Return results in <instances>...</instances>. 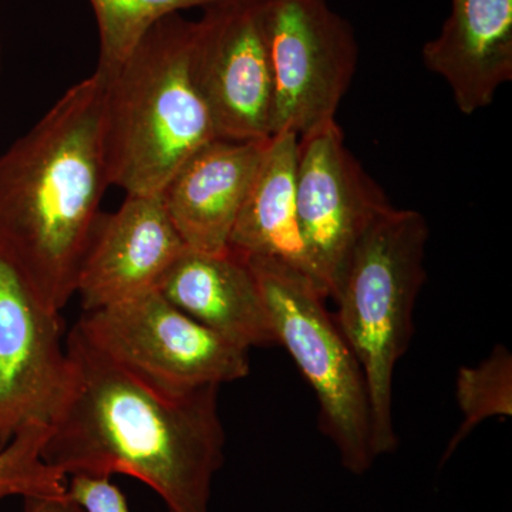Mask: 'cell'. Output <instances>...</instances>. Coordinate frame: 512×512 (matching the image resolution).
I'll list each match as a JSON object with an SVG mask.
<instances>
[{
  "instance_id": "277c9868",
  "label": "cell",
  "mask_w": 512,
  "mask_h": 512,
  "mask_svg": "<svg viewBox=\"0 0 512 512\" xmlns=\"http://www.w3.org/2000/svg\"><path fill=\"white\" fill-rule=\"evenodd\" d=\"M427 241L429 225L419 211L390 208L359 239L330 295L340 332L365 373L376 460L399 446L394 370L414 333Z\"/></svg>"
},
{
  "instance_id": "ba28073f",
  "label": "cell",
  "mask_w": 512,
  "mask_h": 512,
  "mask_svg": "<svg viewBox=\"0 0 512 512\" xmlns=\"http://www.w3.org/2000/svg\"><path fill=\"white\" fill-rule=\"evenodd\" d=\"M296 207L316 284L330 298L359 239L393 207L346 147L338 121L299 137Z\"/></svg>"
},
{
  "instance_id": "30bf717a",
  "label": "cell",
  "mask_w": 512,
  "mask_h": 512,
  "mask_svg": "<svg viewBox=\"0 0 512 512\" xmlns=\"http://www.w3.org/2000/svg\"><path fill=\"white\" fill-rule=\"evenodd\" d=\"M195 22L192 72L221 140L271 137L274 79L262 0H227Z\"/></svg>"
},
{
  "instance_id": "e0dca14e",
  "label": "cell",
  "mask_w": 512,
  "mask_h": 512,
  "mask_svg": "<svg viewBox=\"0 0 512 512\" xmlns=\"http://www.w3.org/2000/svg\"><path fill=\"white\" fill-rule=\"evenodd\" d=\"M456 399L463 423L448 441L440 466L453 456L464 440L491 417L512 416V355L497 345L490 356L477 366L458 369Z\"/></svg>"
},
{
  "instance_id": "8992f818",
  "label": "cell",
  "mask_w": 512,
  "mask_h": 512,
  "mask_svg": "<svg viewBox=\"0 0 512 512\" xmlns=\"http://www.w3.org/2000/svg\"><path fill=\"white\" fill-rule=\"evenodd\" d=\"M84 338L165 393L184 394L249 375V350L175 308L158 291L84 312Z\"/></svg>"
},
{
  "instance_id": "52a82bcc",
  "label": "cell",
  "mask_w": 512,
  "mask_h": 512,
  "mask_svg": "<svg viewBox=\"0 0 512 512\" xmlns=\"http://www.w3.org/2000/svg\"><path fill=\"white\" fill-rule=\"evenodd\" d=\"M262 28L274 79L271 137L336 121L359 60L348 20L328 0H262Z\"/></svg>"
},
{
  "instance_id": "ffe728a7",
  "label": "cell",
  "mask_w": 512,
  "mask_h": 512,
  "mask_svg": "<svg viewBox=\"0 0 512 512\" xmlns=\"http://www.w3.org/2000/svg\"><path fill=\"white\" fill-rule=\"evenodd\" d=\"M23 512H86L69 494L23 498Z\"/></svg>"
},
{
  "instance_id": "44dd1931",
  "label": "cell",
  "mask_w": 512,
  "mask_h": 512,
  "mask_svg": "<svg viewBox=\"0 0 512 512\" xmlns=\"http://www.w3.org/2000/svg\"><path fill=\"white\" fill-rule=\"evenodd\" d=\"M2 60H3V55H2V40H0V73H2Z\"/></svg>"
},
{
  "instance_id": "5bb4252c",
  "label": "cell",
  "mask_w": 512,
  "mask_h": 512,
  "mask_svg": "<svg viewBox=\"0 0 512 512\" xmlns=\"http://www.w3.org/2000/svg\"><path fill=\"white\" fill-rule=\"evenodd\" d=\"M158 292L185 315L241 348L276 345L251 265L232 249L222 254L185 249Z\"/></svg>"
},
{
  "instance_id": "9c48e42d",
  "label": "cell",
  "mask_w": 512,
  "mask_h": 512,
  "mask_svg": "<svg viewBox=\"0 0 512 512\" xmlns=\"http://www.w3.org/2000/svg\"><path fill=\"white\" fill-rule=\"evenodd\" d=\"M73 365L60 312L0 251V436L49 427L63 409Z\"/></svg>"
},
{
  "instance_id": "7a4b0ae2",
  "label": "cell",
  "mask_w": 512,
  "mask_h": 512,
  "mask_svg": "<svg viewBox=\"0 0 512 512\" xmlns=\"http://www.w3.org/2000/svg\"><path fill=\"white\" fill-rule=\"evenodd\" d=\"M104 96L94 72L0 156V251L57 312L76 295L110 187Z\"/></svg>"
},
{
  "instance_id": "2e32d148",
  "label": "cell",
  "mask_w": 512,
  "mask_h": 512,
  "mask_svg": "<svg viewBox=\"0 0 512 512\" xmlns=\"http://www.w3.org/2000/svg\"><path fill=\"white\" fill-rule=\"evenodd\" d=\"M97 28L100 53L96 73L104 82L111 79L148 30L167 16L227 0H89Z\"/></svg>"
},
{
  "instance_id": "3957f363",
  "label": "cell",
  "mask_w": 512,
  "mask_h": 512,
  "mask_svg": "<svg viewBox=\"0 0 512 512\" xmlns=\"http://www.w3.org/2000/svg\"><path fill=\"white\" fill-rule=\"evenodd\" d=\"M195 22L156 23L106 83L104 151L110 187L158 195L181 165L217 140L192 72Z\"/></svg>"
},
{
  "instance_id": "8fae6325",
  "label": "cell",
  "mask_w": 512,
  "mask_h": 512,
  "mask_svg": "<svg viewBox=\"0 0 512 512\" xmlns=\"http://www.w3.org/2000/svg\"><path fill=\"white\" fill-rule=\"evenodd\" d=\"M185 249L160 194L127 195L94 227L76 282L83 311L158 291Z\"/></svg>"
},
{
  "instance_id": "7402d4cb",
  "label": "cell",
  "mask_w": 512,
  "mask_h": 512,
  "mask_svg": "<svg viewBox=\"0 0 512 512\" xmlns=\"http://www.w3.org/2000/svg\"><path fill=\"white\" fill-rule=\"evenodd\" d=\"M9 441H5L2 439V436H0V450H2L3 447L6 446V444H8Z\"/></svg>"
},
{
  "instance_id": "d6986e66",
  "label": "cell",
  "mask_w": 512,
  "mask_h": 512,
  "mask_svg": "<svg viewBox=\"0 0 512 512\" xmlns=\"http://www.w3.org/2000/svg\"><path fill=\"white\" fill-rule=\"evenodd\" d=\"M67 494L86 512H131L126 497L110 477L73 474L67 477Z\"/></svg>"
},
{
  "instance_id": "7c38bea8",
  "label": "cell",
  "mask_w": 512,
  "mask_h": 512,
  "mask_svg": "<svg viewBox=\"0 0 512 512\" xmlns=\"http://www.w3.org/2000/svg\"><path fill=\"white\" fill-rule=\"evenodd\" d=\"M268 140L217 138L192 154L165 185L161 200L187 249L228 251Z\"/></svg>"
},
{
  "instance_id": "9a60e30c",
  "label": "cell",
  "mask_w": 512,
  "mask_h": 512,
  "mask_svg": "<svg viewBox=\"0 0 512 512\" xmlns=\"http://www.w3.org/2000/svg\"><path fill=\"white\" fill-rule=\"evenodd\" d=\"M298 141L299 137L289 131L269 137L229 239V249L247 258L284 262L308 275L316 284L296 207Z\"/></svg>"
},
{
  "instance_id": "6da1fadb",
  "label": "cell",
  "mask_w": 512,
  "mask_h": 512,
  "mask_svg": "<svg viewBox=\"0 0 512 512\" xmlns=\"http://www.w3.org/2000/svg\"><path fill=\"white\" fill-rule=\"evenodd\" d=\"M73 380L47 431L43 458L64 476L124 474L148 485L168 512H211L224 464L220 386L165 393L117 365L74 326Z\"/></svg>"
},
{
  "instance_id": "4fadbf2b",
  "label": "cell",
  "mask_w": 512,
  "mask_h": 512,
  "mask_svg": "<svg viewBox=\"0 0 512 512\" xmlns=\"http://www.w3.org/2000/svg\"><path fill=\"white\" fill-rule=\"evenodd\" d=\"M439 35L423 46L424 66L440 76L466 116L485 109L512 80V0H450Z\"/></svg>"
},
{
  "instance_id": "5b68a950",
  "label": "cell",
  "mask_w": 512,
  "mask_h": 512,
  "mask_svg": "<svg viewBox=\"0 0 512 512\" xmlns=\"http://www.w3.org/2000/svg\"><path fill=\"white\" fill-rule=\"evenodd\" d=\"M247 259L276 345L288 350L318 399L320 431L338 450L343 468L363 476L376 461L365 373L326 309V296L308 275L284 262Z\"/></svg>"
},
{
  "instance_id": "ac0fdd59",
  "label": "cell",
  "mask_w": 512,
  "mask_h": 512,
  "mask_svg": "<svg viewBox=\"0 0 512 512\" xmlns=\"http://www.w3.org/2000/svg\"><path fill=\"white\" fill-rule=\"evenodd\" d=\"M47 426L20 430L0 450V503L13 495L40 497L67 491V477L43 458Z\"/></svg>"
}]
</instances>
